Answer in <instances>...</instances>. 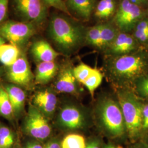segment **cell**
Wrapping results in <instances>:
<instances>
[{"label":"cell","mask_w":148,"mask_h":148,"mask_svg":"<svg viewBox=\"0 0 148 148\" xmlns=\"http://www.w3.org/2000/svg\"><path fill=\"white\" fill-rule=\"evenodd\" d=\"M107 70L111 81L123 87L148 73V53L136 51L121 56H112Z\"/></svg>","instance_id":"obj_1"},{"label":"cell","mask_w":148,"mask_h":148,"mask_svg":"<svg viewBox=\"0 0 148 148\" xmlns=\"http://www.w3.org/2000/svg\"><path fill=\"white\" fill-rule=\"evenodd\" d=\"M48 30L53 42L65 53L75 51L85 39L82 27L64 16H53Z\"/></svg>","instance_id":"obj_2"},{"label":"cell","mask_w":148,"mask_h":148,"mask_svg":"<svg viewBox=\"0 0 148 148\" xmlns=\"http://www.w3.org/2000/svg\"><path fill=\"white\" fill-rule=\"evenodd\" d=\"M118 101L104 97L98 103L95 109L97 123L103 131L111 138H119L126 133V126Z\"/></svg>","instance_id":"obj_3"},{"label":"cell","mask_w":148,"mask_h":148,"mask_svg":"<svg viewBox=\"0 0 148 148\" xmlns=\"http://www.w3.org/2000/svg\"><path fill=\"white\" fill-rule=\"evenodd\" d=\"M117 99L124 119L126 133L131 140H136L143 134V104L134 93L125 88L118 91Z\"/></svg>","instance_id":"obj_4"},{"label":"cell","mask_w":148,"mask_h":148,"mask_svg":"<svg viewBox=\"0 0 148 148\" xmlns=\"http://www.w3.org/2000/svg\"><path fill=\"white\" fill-rule=\"evenodd\" d=\"M148 16L143 7L128 0H121L114 18L115 27L120 32L128 33L133 30L138 23Z\"/></svg>","instance_id":"obj_5"},{"label":"cell","mask_w":148,"mask_h":148,"mask_svg":"<svg viewBox=\"0 0 148 148\" xmlns=\"http://www.w3.org/2000/svg\"><path fill=\"white\" fill-rule=\"evenodd\" d=\"M25 135L43 143L49 140L52 127L47 117L33 105L29 106L23 126Z\"/></svg>","instance_id":"obj_6"},{"label":"cell","mask_w":148,"mask_h":148,"mask_svg":"<svg viewBox=\"0 0 148 148\" xmlns=\"http://www.w3.org/2000/svg\"><path fill=\"white\" fill-rule=\"evenodd\" d=\"M35 26L25 21H5L0 25V36L17 47L23 46L35 34Z\"/></svg>","instance_id":"obj_7"},{"label":"cell","mask_w":148,"mask_h":148,"mask_svg":"<svg viewBox=\"0 0 148 148\" xmlns=\"http://www.w3.org/2000/svg\"><path fill=\"white\" fill-rule=\"evenodd\" d=\"M14 10L24 21L39 25L47 15V5L42 0H12Z\"/></svg>","instance_id":"obj_8"},{"label":"cell","mask_w":148,"mask_h":148,"mask_svg":"<svg viewBox=\"0 0 148 148\" xmlns=\"http://www.w3.org/2000/svg\"><path fill=\"white\" fill-rule=\"evenodd\" d=\"M58 125L66 131H74L84 128L88 123V116L79 106L66 105L59 111Z\"/></svg>","instance_id":"obj_9"},{"label":"cell","mask_w":148,"mask_h":148,"mask_svg":"<svg viewBox=\"0 0 148 148\" xmlns=\"http://www.w3.org/2000/svg\"><path fill=\"white\" fill-rule=\"evenodd\" d=\"M7 76L11 82L23 87L31 84L34 79L29 64L24 56H20L14 63L8 67Z\"/></svg>","instance_id":"obj_10"},{"label":"cell","mask_w":148,"mask_h":148,"mask_svg":"<svg viewBox=\"0 0 148 148\" xmlns=\"http://www.w3.org/2000/svg\"><path fill=\"white\" fill-rule=\"evenodd\" d=\"M139 43L128 33L119 32L113 42L106 49L112 56H118L132 53L137 50Z\"/></svg>","instance_id":"obj_11"},{"label":"cell","mask_w":148,"mask_h":148,"mask_svg":"<svg viewBox=\"0 0 148 148\" xmlns=\"http://www.w3.org/2000/svg\"><path fill=\"white\" fill-rule=\"evenodd\" d=\"M32 101L33 106L48 118L52 116L54 114L58 99L52 90L45 89L36 92L33 97Z\"/></svg>","instance_id":"obj_12"},{"label":"cell","mask_w":148,"mask_h":148,"mask_svg":"<svg viewBox=\"0 0 148 148\" xmlns=\"http://www.w3.org/2000/svg\"><path fill=\"white\" fill-rule=\"evenodd\" d=\"M77 82L73 68L70 66H65L59 73L55 88L59 92L76 95L78 93Z\"/></svg>","instance_id":"obj_13"},{"label":"cell","mask_w":148,"mask_h":148,"mask_svg":"<svg viewBox=\"0 0 148 148\" xmlns=\"http://www.w3.org/2000/svg\"><path fill=\"white\" fill-rule=\"evenodd\" d=\"M32 53L34 58L40 62H54L59 55L51 45L45 40H38L34 43Z\"/></svg>","instance_id":"obj_14"},{"label":"cell","mask_w":148,"mask_h":148,"mask_svg":"<svg viewBox=\"0 0 148 148\" xmlns=\"http://www.w3.org/2000/svg\"><path fill=\"white\" fill-rule=\"evenodd\" d=\"M58 66L54 62H40L37 65L35 76V83L37 85H45L56 76Z\"/></svg>","instance_id":"obj_15"},{"label":"cell","mask_w":148,"mask_h":148,"mask_svg":"<svg viewBox=\"0 0 148 148\" xmlns=\"http://www.w3.org/2000/svg\"><path fill=\"white\" fill-rule=\"evenodd\" d=\"M4 87L9 96L14 115H20L24 109L26 98L25 92L15 85H7Z\"/></svg>","instance_id":"obj_16"},{"label":"cell","mask_w":148,"mask_h":148,"mask_svg":"<svg viewBox=\"0 0 148 148\" xmlns=\"http://www.w3.org/2000/svg\"><path fill=\"white\" fill-rule=\"evenodd\" d=\"M68 8L85 21H88L95 9V0H66Z\"/></svg>","instance_id":"obj_17"},{"label":"cell","mask_w":148,"mask_h":148,"mask_svg":"<svg viewBox=\"0 0 148 148\" xmlns=\"http://www.w3.org/2000/svg\"><path fill=\"white\" fill-rule=\"evenodd\" d=\"M20 57L18 47L12 44H3L0 47V62L6 66H10Z\"/></svg>","instance_id":"obj_18"},{"label":"cell","mask_w":148,"mask_h":148,"mask_svg":"<svg viewBox=\"0 0 148 148\" xmlns=\"http://www.w3.org/2000/svg\"><path fill=\"white\" fill-rule=\"evenodd\" d=\"M119 32L116 27L111 24H101L100 49L106 50L116 37Z\"/></svg>","instance_id":"obj_19"},{"label":"cell","mask_w":148,"mask_h":148,"mask_svg":"<svg viewBox=\"0 0 148 148\" xmlns=\"http://www.w3.org/2000/svg\"><path fill=\"white\" fill-rule=\"evenodd\" d=\"M116 8L115 0H101L95 7V15L99 19H106L113 16Z\"/></svg>","instance_id":"obj_20"},{"label":"cell","mask_w":148,"mask_h":148,"mask_svg":"<svg viewBox=\"0 0 148 148\" xmlns=\"http://www.w3.org/2000/svg\"><path fill=\"white\" fill-rule=\"evenodd\" d=\"M0 115L8 120H11L14 115L8 95L2 85H0Z\"/></svg>","instance_id":"obj_21"},{"label":"cell","mask_w":148,"mask_h":148,"mask_svg":"<svg viewBox=\"0 0 148 148\" xmlns=\"http://www.w3.org/2000/svg\"><path fill=\"white\" fill-rule=\"evenodd\" d=\"M86 146L85 137L76 133L66 135L61 141L62 148H86Z\"/></svg>","instance_id":"obj_22"},{"label":"cell","mask_w":148,"mask_h":148,"mask_svg":"<svg viewBox=\"0 0 148 148\" xmlns=\"http://www.w3.org/2000/svg\"><path fill=\"white\" fill-rule=\"evenodd\" d=\"M103 79V75L101 71L94 68L89 77L84 82L83 85H85L92 97H93L96 89L101 85Z\"/></svg>","instance_id":"obj_23"},{"label":"cell","mask_w":148,"mask_h":148,"mask_svg":"<svg viewBox=\"0 0 148 148\" xmlns=\"http://www.w3.org/2000/svg\"><path fill=\"white\" fill-rule=\"evenodd\" d=\"M16 138L9 127L0 126V147L13 148L16 145Z\"/></svg>","instance_id":"obj_24"},{"label":"cell","mask_w":148,"mask_h":148,"mask_svg":"<svg viewBox=\"0 0 148 148\" xmlns=\"http://www.w3.org/2000/svg\"><path fill=\"white\" fill-rule=\"evenodd\" d=\"M101 24L91 27L85 32V40L92 46L100 49Z\"/></svg>","instance_id":"obj_25"},{"label":"cell","mask_w":148,"mask_h":148,"mask_svg":"<svg viewBox=\"0 0 148 148\" xmlns=\"http://www.w3.org/2000/svg\"><path fill=\"white\" fill-rule=\"evenodd\" d=\"M94 68L84 63L79 64L73 68L74 76L78 82L82 84L89 77Z\"/></svg>","instance_id":"obj_26"},{"label":"cell","mask_w":148,"mask_h":148,"mask_svg":"<svg viewBox=\"0 0 148 148\" xmlns=\"http://www.w3.org/2000/svg\"><path fill=\"white\" fill-rule=\"evenodd\" d=\"M136 89L138 95L148 100V73L136 81Z\"/></svg>","instance_id":"obj_27"},{"label":"cell","mask_w":148,"mask_h":148,"mask_svg":"<svg viewBox=\"0 0 148 148\" xmlns=\"http://www.w3.org/2000/svg\"><path fill=\"white\" fill-rule=\"evenodd\" d=\"M42 1L47 6L53 7L59 11L63 12L69 16H71V14L69 11L66 3L64 0H42Z\"/></svg>","instance_id":"obj_28"},{"label":"cell","mask_w":148,"mask_h":148,"mask_svg":"<svg viewBox=\"0 0 148 148\" xmlns=\"http://www.w3.org/2000/svg\"><path fill=\"white\" fill-rule=\"evenodd\" d=\"M21 148H44V143L30 138L21 144Z\"/></svg>","instance_id":"obj_29"},{"label":"cell","mask_w":148,"mask_h":148,"mask_svg":"<svg viewBox=\"0 0 148 148\" xmlns=\"http://www.w3.org/2000/svg\"><path fill=\"white\" fill-rule=\"evenodd\" d=\"M133 32L142 33L148 32V15L138 23Z\"/></svg>","instance_id":"obj_30"},{"label":"cell","mask_w":148,"mask_h":148,"mask_svg":"<svg viewBox=\"0 0 148 148\" xmlns=\"http://www.w3.org/2000/svg\"><path fill=\"white\" fill-rule=\"evenodd\" d=\"M10 0H0V25L6 18Z\"/></svg>","instance_id":"obj_31"},{"label":"cell","mask_w":148,"mask_h":148,"mask_svg":"<svg viewBox=\"0 0 148 148\" xmlns=\"http://www.w3.org/2000/svg\"><path fill=\"white\" fill-rule=\"evenodd\" d=\"M142 129L143 134L148 132V103L143 104L142 111Z\"/></svg>","instance_id":"obj_32"},{"label":"cell","mask_w":148,"mask_h":148,"mask_svg":"<svg viewBox=\"0 0 148 148\" xmlns=\"http://www.w3.org/2000/svg\"><path fill=\"white\" fill-rule=\"evenodd\" d=\"M44 148H62L61 142L57 138H51L44 143Z\"/></svg>","instance_id":"obj_33"},{"label":"cell","mask_w":148,"mask_h":148,"mask_svg":"<svg viewBox=\"0 0 148 148\" xmlns=\"http://www.w3.org/2000/svg\"><path fill=\"white\" fill-rule=\"evenodd\" d=\"M129 148H148V145L143 141H140L133 144Z\"/></svg>","instance_id":"obj_34"},{"label":"cell","mask_w":148,"mask_h":148,"mask_svg":"<svg viewBox=\"0 0 148 148\" xmlns=\"http://www.w3.org/2000/svg\"><path fill=\"white\" fill-rule=\"evenodd\" d=\"M128 1L133 4H135L136 5H139L142 7H143L144 5H145L148 2L147 0H128Z\"/></svg>","instance_id":"obj_35"},{"label":"cell","mask_w":148,"mask_h":148,"mask_svg":"<svg viewBox=\"0 0 148 148\" xmlns=\"http://www.w3.org/2000/svg\"><path fill=\"white\" fill-rule=\"evenodd\" d=\"M86 148H101V144L98 140H93L87 144Z\"/></svg>","instance_id":"obj_36"},{"label":"cell","mask_w":148,"mask_h":148,"mask_svg":"<svg viewBox=\"0 0 148 148\" xmlns=\"http://www.w3.org/2000/svg\"><path fill=\"white\" fill-rule=\"evenodd\" d=\"M104 148H123L121 146H117L115 145H114L112 144H109L108 145H106Z\"/></svg>","instance_id":"obj_37"},{"label":"cell","mask_w":148,"mask_h":148,"mask_svg":"<svg viewBox=\"0 0 148 148\" xmlns=\"http://www.w3.org/2000/svg\"><path fill=\"white\" fill-rule=\"evenodd\" d=\"M5 39L4 38L0 36V47H1L2 45H3V44H5Z\"/></svg>","instance_id":"obj_38"},{"label":"cell","mask_w":148,"mask_h":148,"mask_svg":"<svg viewBox=\"0 0 148 148\" xmlns=\"http://www.w3.org/2000/svg\"><path fill=\"white\" fill-rule=\"evenodd\" d=\"M143 142L145 143H146L147 145H148V132L146 133L145 136V138Z\"/></svg>","instance_id":"obj_39"},{"label":"cell","mask_w":148,"mask_h":148,"mask_svg":"<svg viewBox=\"0 0 148 148\" xmlns=\"http://www.w3.org/2000/svg\"><path fill=\"white\" fill-rule=\"evenodd\" d=\"M13 148H21V144L19 143H17Z\"/></svg>","instance_id":"obj_40"},{"label":"cell","mask_w":148,"mask_h":148,"mask_svg":"<svg viewBox=\"0 0 148 148\" xmlns=\"http://www.w3.org/2000/svg\"><path fill=\"white\" fill-rule=\"evenodd\" d=\"M2 71V68H0V71Z\"/></svg>","instance_id":"obj_41"},{"label":"cell","mask_w":148,"mask_h":148,"mask_svg":"<svg viewBox=\"0 0 148 148\" xmlns=\"http://www.w3.org/2000/svg\"><path fill=\"white\" fill-rule=\"evenodd\" d=\"M2 71H0V75H1V73H2Z\"/></svg>","instance_id":"obj_42"},{"label":"cell","mask_w":148,"mask_h":148,"mask_svg":"<svg viewBox=\"0 0 148 148\" xmlns=\"http://www.w3.org/2000/svg\"><path fill=\"white\" fill-rule=\"evenodd\" d=\"M147 13H148V10H147Z\"/></svg>","instance_id":"obj_43"},{"label":"cell","mask_w":148,"mask_h":148,"mask_svg":"<svg viewBox=\"0 0 148 148\" xmlns=\"http://www.w3.org/2000/svg\"><path fill=\"white\" fill-rule=\"evenodd\" d=\"M0 148H1V147H0Z\"/></svg>","instance_id":"obj_44"},{"label":"cell","mask_w":148,"mask_h":148,"mask_svg":"<svg viewBox=\"0 0 148 148\" xmlns=\"http://www.w3.org/2000/svg\"><path fill=\"white\" fill-rule=\"evenodd\" d=\"M147 1H148V0H147Z\"/></svg>","instance_id":"obj_45"},{"label":"cell","mask_w":148,"mask_h":148,"mask_svg":"<svg viewBox=\"0 0 148 148\" xmlns=\"http://www.w3.org/2000/svg\"></svg>","instance_id":"obj_46"}]
</instances>
